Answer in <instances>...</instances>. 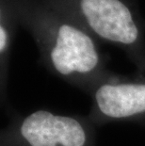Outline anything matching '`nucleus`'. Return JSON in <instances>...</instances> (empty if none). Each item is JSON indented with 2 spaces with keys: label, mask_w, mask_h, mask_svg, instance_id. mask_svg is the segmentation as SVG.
Returning <instances> with one entry per match:
<instances>
[{
  "label": "nucleus",
  "mask_w": 145,
  "mask_h": 146,
  "mask_svg": "<svg viewBox=\"0 0 145 146\" xmlns=\"http://www.w3.org/2000/svg\"><path fill=\"white\" fill-rule=\"evenodd\" d=\"M26 12L51 30L52 45L48 58L60 74H87L99 63L93 40L78 25L75 16L56 0H21Z\"/></svg>",
  "instance_id": "obj_1"
},
{
  "label": "nucleus",
  "mask_w": 145,
  "mask_h": 146,
  "mask_svg": "<svg viewBox=\"0 0 145 146\" xmlns=\"http://www.w3.org/2000/svg\"><path fill=\"white\" fill-rule=\"evenodd\" d=\"M84 21L89 29L107 41L124 46L138 42L140 31L135 15L136 0H56Z\"/></svg>",
  "instance_id": "obj_2"
},
{
  "label": "nucleus",
  "mask_w": 145,
  "mask_h": 146,
  "mask_svg": "<svg viewBox=\"0 0 145 146\" xmlns=\"http://www.w3.org/2000/svg\"><path fill=\"white\" fill-rule=\"evenodd\" d=\"M100 110L113 118L128 117L145 110V85H104L96 92Z\"/></svg>",
  "instance_id": "obj_3"
}]
</instances>
